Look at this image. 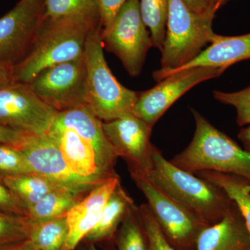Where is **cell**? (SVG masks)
<instances>
[{
  "label": "cell",
  "instance_id": "cell-1",
  "mask_svg": "<svg viewBox=\"0 0 250 250\" xmlns=\"http://www.w3.org/2000/svg\"><path fill=\"white\" fill-rule=\"evenodd\" d=\"M99 25L100 18L45 16L31 52L14 67L13 81L27 83L47 67L80 58L88 36Z\"/></svg>",
  "mask_w": 250,
  "mask_h": 250
},
{
  "label": "cell",
  "instance_id": "cell-2",
  "mask_svg": "<svg viewBox=\"0 0 250 250\" xmlns=\"http://www.w3.org/2000/svg\"><path fill=\"white\" fill-rule=\"evenodd\" d=\"M152 168L147 174L152 183L200 217L207 225L218 223L233 204L218 186L166 160L154 146Z\"/></svg>",
  "mask_w": 250,
  "mask_h": 250
},
{
  "label": "cell",
  "instance_id": "cell-3",
  "mask_svg": "<svg viewBox=\"0 0 250 250\" xmlns=\"http://www.w3.org/2000/svg\"><path fill=\"white\" fill-rule=\"evenodd\" d=\"M191 111L195 121L193 138L171 163L194 174L215 171L240 176L250 182V152L216 129L196 110Z\"/></svg>",
  "mask_w": 250,
  "mask_h": 250
},
{
  "label": "cell",
  "instance_id": "cell-4",
  "mask_svg": "<svg viewBox=\"0 0 250 250\" xmlns=\"http://www.w3.org/2000/svg\"><path fill=\"white\" fill-rule=\"evenodd\" d=\"M102 29H93L85 42L86 101L99 118L109 122L133 113L139 93L125 88L112 73L104 55Z\"/></svg>",
  "mask_w": 250,
  "mask_h": 250
},
{
  "label": "cell",
  "instance_id": "cell-5",
  "mask_svg": "<svg viewBox=\"0 0 250 250\" xmlns=\"http://www.w3.org/2000/svg\"><path fill=\"white\" fill-rule=\"evenodd\" d=\"M215 15L195 14L182 0H169L161 66L156 71L175 70L196 58L214 34L212 24Z\"/></svg>",
  "mask_w": 250,
  "mask_h": 250
},
{
  "label": "cell",
  "instance_id": "cell-6",
  "mask_svg": "<svg viewBox=\"0 0 250 250\" xmlns=\"http://www.w3.org/2000/svg\"><path fill=\"white\" fill-rule=\"evenodd\" d=\"M104 49L121 60L130 76H139L149 49L154 46L143 22L140 0H126L101 32Z\"/></svg>",
  "mask_w": 250,
  "mask_h": 250
},
{
  "label": "cell",
  "instance_id": "cell-7",
  "mask_svg": "<svg viewBox=\"0 0 250 250\" xmlns=\"http://www.w3.org/2000/svg\"><path fill=\"white\" fill-rule=\"evenodd\" d=\"M130 174L147 199V204L169 243L177 250H195L199 233L208 225L146 176L136 172Z\"/></svg>",
  "mask_w": 250,
  "mask_h": 250
},
{
  "label": "cell",
  "instance_id": "cell-8",
  "mask_svg": "<svg viewBox=\"0 0 250 250\" xmlns=\"http://www.w3.org/2000/svg\"><path fill=\"white\" fill-rule=\"evenodd\" d=\"M87 67L84 54L42 70L29 83V88L57 113L87 105Z\"/></svg>",
  "mask_w": 250,
  "mask_h": 250
},
{
  "label": "cell",
  "instance_id": "cell-9",
  "mask_svg": "<svg viewBox=\"0 0 250 250\" xmlns=\"http://www.w3.org/2000/svg\"><path fill=\"white\" fill-rule=\"evenodd\" d=\"M45 16V0H21L0 18V62L14 67L27 57Z\"/></svg>",
  "mask_w": 250,
  "mask_h": 250
},
{
  "label": "cell",
  "instance_id": "cell-10",
  "mask_svg": "<svg viewBox=\"0 0 250 250\" xmlns=\"http://www.w3.org/2000/svg\"><path fill=\"white\" fill-rule=\"evenodd\" d=\"M57 113L27 83L11 82L0 85V124L24 134H45Z\"/></svg>",
  "mask_w": 250,
  "mask_h": 250
},
{
  "label": "cell",
  "instance_id": "cell-11",
  "mask_svg": "<svg viewBox=\"0 0 250 250\" xmlns=\"http://www.w3.org/2000/svg\"><path fill=\"white\" fill-rule=\"evenodd\" d=\"M223 69L197 67L169 75L151 89L139 93L133 114L151 128L188 90L205 81L218 77Z\"/></svg>",
  "mask_w": 250,
  "mask_h": 250
},
{
  "label": "cell",
  "instance_id": "cell-12",
  "mask_svg": "<svg viewBox=\"0 0 250 250\" xmlns=\"http://www.w3.org/2000/svg\"><path fill=\"white\" fill-rule=\"evenodd\" d=\"M18 148L34 172L59 187L88 194L102 183H95L74 173L67 165L57 141L48 133L28 134Z\"/></svg>",
  "mask_w": 250,
  "mask_h": 250
},
{
  "label": "cell",
  "instance_id": "cell-13",
  "mask_svg": "<svg viewBox=\"0 0 250 250\" xmlns=\"http://www.w3.org/2000/svg\"><path fill=\"white\" fill-rule=\"evenodd\" d=\"M105 134L118 157L123 158L130 172L146 175L152 168V129L133 113L103 122Z\"/></svg>",
  "mask_w": 250,
  "mask_h": 250
},
{
  "label": "cell",
  "instance_id": "cell-14",
  "mask_svg": "<svg viewBox=\"0 0 250 250\" xmlns=\"http://www.w3.org/2000/svg\"><path fill=\"white\" fill-rule=\"evenodd\" d=\"M52 126L75 130L93 147L101 172L108 178L119 176L115 170L118 156L105 134L103 121L88 105L57 113Z\"/></svg>",
  "mask_w": 250,
  "mask_h": 250
},
{
  "label": "cell",
  "instance_id": "cell-15",
  "mask_svg": "<svg viewBox=\"0 0 250 250\" xmlns=\"http://www.w3.org/2000/svg\"><path fill=\"white\" fill-rule=\"evenodd\" d=\"M120 182L119 176L104 181L67 213L69 233L62 250L76 249L98 225L110 195Z\"/></svg>",
  "mask_w": 250,
  "mask_h": 250
},
{
  "label": "cell",
  "instance_id": "cell-16",
  "mask_svg": "<svg viewBox=\"0 0 250 250\" xmlns=\"http://www.w3.org/2000/svg\"><path fill=\"white\" fill-rule=\"evenodd\" d=\"M209 47L186 65L166 72L153 73L156 82L172 74L197 67H213L226 70L236 62L250 59V33L245 35L225 36L213 34Z\"/></svg>",
  "mask_w": 250,
  "mask_h": 250
},
{
  "label": "cell",
  "instance_id": "cell-17",
  "mask_svg": "<svg viewBox=\"0 0 250 250\" xmlns=\"http://www.w3.org/2000/svg\"><path fill=\"white\" fill-rule=\"evenodd\" d=\"M250 236L236 204L233 202L218 223L206 227L198 234L195 250H249Z\"/></svg>",
  "mask_w": 250,
  "mask_h": 250
},
{
  "label": "cell",
  "instance_id": "cell-18",
  "mask_svg": "<svg viewBox=\"0 0 250 250\" xmlns=\"http://www.w3.org/2000/svg\"><path fill=\"white\" fill-rule=\"evenodd\" d=\"M48 134L57 141L74 173L98 184L110 179L100 170L93 147L75 130L51 126Z\"/></svg>",
  "mask_w": 250,
  "mask_h": 250
},
{
  "label": "cell",
  "instance_id": "cell-19",
  "mask_svg": "<svg viewBox=\"0 0 250 250\" xmlns=\"http://www.w3.org/2000/svg\"><path fill=\"white\" fill-rule=\"evenodd\" d=\"M134 205V200L120 182L110 195L98 225L85 236L82 242L95 245L111 241L116 236L128 210Z\"/></svg>",
  "mask_w": 250,
  "mask_h": 250
},
{
  "label": "cell",
  "instance_id": "cell-20",
  "mask_svg": "<svg viewBox=\"0 0 250 250\" xmlns=\"http://www.w3.org/2000/svg\"><path fill=\"white\" fill-rule=\"evenodd\" d=\"M88 194L63 188L55 189L28 209L27 218L31 223L35 224L66 215Z\"/></svg>",
  "mask_w": 250,
  "mask_h": 250
},
{
  "label": "cell",
  "instance_id": "cell-21",
  "mask_svg": "<svg viewBox=\"0 0 250 250\" xmlns=\"http://www.w3.org/2000/svg\"><path fill=\"white\" fill-rule=\"evenodd\" d=\"M198 177L218 186L238 207L248 228L250 236V182L235 174L211 170L195 172Z\"/></svg>",
  "mask_w": 250,
  "mask_h": 250
},
{
  "label": "cell",
  "instance_id": "cell-22",
  "mask_svg": "<svg viewBox=\"0 0 250 250\" xmlns=\"http://www.w3.org/2000/svg\"><path fill=\"white\" fill-rule=\"evenodd\" d=\"M0 179L27 212L47 193L62 188L35 172Z\"/></svg>",
  "mask_w": 250,
  "mask_h": 250
},
{
  "label": "cell",
  "instance_id": "cell-23",
  "mask_svg": "<svg viewBox=\"0 0 250 250\" xmlns=\"http://www.w3.org/2000/svg\"><path fill=\"white\" fill-rule=\"evenodd\" d=\"M69 233L67 215L41 223H31L29 240L39 250H62Z\"/></svg>",
  "mask_w": 250,
  "mask_h": 250
},
{
  "label": "cell",
  "instance_id": "cell-24",
  "mask_svg": "<svg viewBox=\"0 0 250 250\" xmlns=\"http://www.w3.org/2000/svg\"><path fill=\"white\" fill-rule=\"evenodd\" d=\"M118 250H150L139 207L131 206L116 233Z\"/></svg>",
  "mask_w": 250,
  "mask_h": 250
},
{
  "label": "cell",
  "instance_id": "cell-25",
  "mask_svg": "<svg viewBox=\"0 0 250 250\" xmlns=\"http://www.w3.org/2000/svg\"><path fill=\"white\" fill-rule=\"evenodd\" d=\"M169 0H140L143 22L149 29L154 47L162 51L165 42Z\"/></svg>",
  "mask_w": 250,
  "mask_h": 250
},
{
  "label": "cell",
  "instance_id": "cell-26",
  "mask_svg": "<svg viewBox=\"0 0 250 250\" xmlns=\"http://www.w3.org/2000/svg\"><path fill=\"white\" fill-rule=\"evenodd\" d=\"M45 16H85L100 18V10L96 0H45Z\"/></svg>",
  "mask_w": 250,
  "mask_h": 250
},
{
  "label": "cell",
  "instance_id": "cell-27",
  "mask_svg": "<svg viewBox=\"0 0 250 250\" xmlns=\"http://www.w3.org/2000/svg\"><path fill=\"white\" fill-rule=\"evenodd\" d=\"M31 223L26 216L0 212V250L29 239Z\"/></svg>",
  "mask_w": 250,
  "mask_h": 250
},
{
  "label": "cell",
  "instance_id": "cell-28",
  "mask_svg": "<svg viewBox=\"0 0 250 250\" xmlns=\"http://www.w3.org/2000/svg\"><path fill=\"white\" fill-rule=\"evenodd\" d=\"M34 172L19 148L0 143V178Z\"/></svg>",
  "mask_w": 250,
  "mask_h": 250
},
{
  "label": "cell",
  "instance_id": "cell-29",
  "mask_svg": "<svg viewBox=\"0 0 250 250\" xmlns=\"http://www.w3.org/2000/svg\"><path fill=\"white\" fill-rule=\"evenodd\" d=\"M213 95L220 103L236 108V121L239 126L250 125V85L233 93L215 90Z\"/></svg>",
  "mask_w": 250,
  "mask_h": 250
},
{
  "label": "cell",
  "instance_id": "cell-30",
  "mask_svg": "<svg viewBox=\"0 0 250 250\" xmlns=\"http://www.w3.org/2000/svg\"><path fill=\"white\" fill-rule=\"evenodd\" d=\"M140 215L147 233L150 250H177L169 243L147 204L139 207Z\"/></svg>",
  "mask_w": 250,
  "mask_h": 250
},
{
  "label": "cell",
  "instance_id": "cell-31",
  "mask_svg": "<svg viewBox=\"0 0 250 250\" xmlns=\"http://www.w3.org/2000/svg\"><path fill=\"white\" fill-rule=\"evenodd\" d=\"M0 212L7 214L27 217V210L24 208L14 194L0 179Z\"/></svg>",
  "mask_w": 250,
  "mask_h": 250
},
{
  "label": "cell",
  "instance_id": "cell-32",
  "mask_svg": "<svg viewBox=\"0 0 250 250\" xmlns=\"http://www.w3.org/2000/svg\"><path fill=\"white\" fill-rule=\"evenodd\" d=\"M184 5L195 14H215L228 0H182Z\"/></svg>",
  "mask_w": 250,
  "mask_h": 250
},
{
  "label": "cell",
  "instance_id": "cell-33",
  "mask_svg": "<svg viewBox=\"0 0 250 250\" xmlns=\"http://www.w3.org/2000/svg\"><path fill=\"white\" fill-rule=\"evenodd\" d=\"M126 1V0H96L101 16L103 28L109 25Z\"/></svg>",
  "mask_w": 250,
  "mask_h": 250
},
{
  "label": "cell",
  "instance_id": "cell-34",
  "mask_svg": "<svg viewBox=\"0 0 250 250\" xmlns=\"http://www.w3.org/2000/svg\"><path fill=\"white\" fill-rule=\"evenodd\" d=\"M27 135L28 134L0 124V143L19 147Z\"/></svg>",
  "mask_w": 250,
  "mask_h": 250
},
{
  "label": "cell",
  "instance_id": "cell-35",
  "mask_svg": "<svg viewBox=\"0 0 250 250\" xmlns=\"http://www.w3.org/2000/svg\"><path fill=\"white\" fill-rule=\"evenodd\" d=\"M13 69L6 64L0 62V85L14 82L13 81Z\"/></svg>",
  "mask_w": 250,
  "mask_h": 250
},
{
  "label": "cell",
  "instance_id": "cell-36",
  "mask_svg": "<svg viewBox=\"0 0 250 250\" xmlns=\"http://www.w3.org/2000/svg\"><path fill=\"white\" fill-rule=\"evenodd\" d=\"M238 137L243 143L244 149L250 152V125L240 130Z\"/></svg>",
  "mask_w": 250,
  "mask_h": 250
},
{
  "label": "cell",
  "instance_id": "cell-37",
  "mask_svg": "<svg viewBox=\"0 0 250 250\" xmlns=\"http://www.w3.org/2000/svg\"><path fill=\"white\" fill-rule=\"evenodd\" d=\"M4 250H39L35 246V245L30 241L22 242V243H18V244L14 245V246L9 247Z\"/></svg>",
  "mask_w": 250,
  "mask_h": 250
},
{
  "label": "cell",
  "instance_id": "cell-38",
  "mask_svg": "<svg viewBox=\"0 0 250 250\" xmlns=\"http://www.w3.org/2000/svg\"><path fill=\"white\" fill-rule=\"evenodd\" d=\"M75 250H96L94 245L88 244V243L82 242Z\"/></svg>",
  "mask_w": 250,
  "mask_h": 250
},
{
  "label": "cell",
  "instance_id": "cell-39",
  "mask_svg": "<svg viewBox=\"0 0 250 250\" xmlns=\"http://www.w3.org/2000/svg\"></svg>",
  "mask_w": 250,
  "mask_h": 250
}]
</instances>
